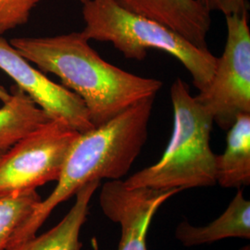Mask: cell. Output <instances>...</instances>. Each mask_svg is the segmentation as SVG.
<instances>
[{
	"label": "cell",
	"mask_w": 250,
	"mask_h": 250,
	"mask_svg": "<svg viewBox=\"0 0 250 250\" xmlns=\"http://www.w3.org/2000/svg\"><path fill=\"white\" fill-rule=\"evenodd\" d=\"M19 53L44 73L58 76L84 103L95 127L135 103L156 97L163 83L126 72L103 60L82 32L10 40Z\"/></svg>",
	"instance_id": "cell-1"
},
{
	"label": "cell",
	"mask_w": 250,
	"mask_h": 250,
	"mask_svg": "<svg viewBox=\"0 0 250 250\" xmlns=\"http://www.w3.org/2000/svg\"><path fill=\"white\" fill-rule=\"evenodd\" d=\"M156 97L143 99L84 133H80L51 194L42 199L13 233L7 250L34 237L54 209L75 196L84 185L102 179L122 180L147 139Z\"/></svg>",
	"instance_id": "cell-2"
},
{
	"label": "cell",
	"mask_w": 250,
	"mask_h": 250,
	"mask_svg": "<svg viewBox=\"0 0 250 250\" xmlns=\"http://www.w3.org/2000/svg\"><path fill=\"white\" fill-rule=\"evenodd\" d=\"M170 99L173 126L169 144L160 161L124 181L128 188L183 191L216 185L212 117L181 78L170 86Z\"/></svg>",
	"instance_id": "cell-3"
},
{
	"label": "cell",
	"mask_w": 250,
	"mask_h": 250,
	"mask_svg": "<svg viewBox=\"0 0 250 250\" xmlns=\"http://www.w3.org/2000/svg\"><path fill=\"white\" fill-rule=\"evenodd\" d=\"M83 18L85 27L82 34L86 39L110 43L126 59L143 61L149 49L174 57L191 74L198 91L213 75L217 57L208 48L197 47L175 31L125 9L115 0H88L83 4Z\"/></svg>",
	"instance_id": "cell-4"
},
{
	"label": "cell",
	"mask_w": 250,
	"mask_h": 250,
	"mask_svg": "<svg viewBox=\"0 0 250 250\" xmlns=\"http://www.w3.org/2000/svg\"><path fill=\"white\" fill-rule=\"evenodd\" d=\"M79 134L62 119H52L19 140L0 158V194L57 182Z\"/></svg>",
	"instance_id": "cell-5"
},
{
	"label": "cell",
	"mask_w": 250,
	"mask_h": 250,
	"mask_svg": "<svg viewBox=\"0 0 250 250\" xmlns=\"http://www.w3.org/2000/svg\"><path fill=\"white\" fill-rule=\"evenodd\" d=\"M227 38L205 88L195 96L213 122L227 131L238 117L250 114V29L248 12L225 16Z\"/></svg>",
	"instance_id": "cell-6"
},
{
	"label": "cell",
	"mask_w": 250,
	"mask_h": 250,
	"mask_svg": "<svg viewBox=\"0 0 250 250\" xmlns=\"http://www.w3.org/2000/svg\"><path fill=\"white\" fill-rule=\"evenodd\" d=\"M0 69L50 119H62L79 133L95 127L84 103L76 94L47 78L2 37Z\"/></svg>",
	"instance_id": "cell-7"
},
{
	"label": "cell",
	"mask_w": 250,
	"mask_h": 250,
	"mask_svg": "<svg viewBox=\"0 0 250 250\" xmlns=\"http://www.w3.org/2000/svg\"><path fill=\"white\" fill-rule=\"evenodd\" d=\"M179 192L178 189L128 188L123 180L104 184L99 202L104 215L121 227L118 250H147L146 236L153 217Z\"/></svg>",
	"instance_id": "cell-8"
},
{
	"label": "cell",
	"mask_w": 250,
	"mask_h": 250,
	"mask_svg": "<svg viewBox=\"0 0 250 250\" xmlns=\"http://www.w3.org/2000/svg\"><path fill=\"white\" fill-rule=\"evenodd\" d=\"M125 9L151 19L184 36L197 47L208 48L210 12L198 0H115Z\"/></svg>",
	"instance_id": "cell-9"
},
{
	"label": "cell",
	"mask_w": 250,
	"mask_h": 250,
	"mask_svg": "<svg viewBox=\"0 0 250 250\" xmlns=\"http://www.w3.org/2000/svg\"><path fill=\"white\" fill-rule=\"evenodd\" d=\"M175 237L186 247L211 244L225 238H250V201L239 188L223 214L206 226L178 224Z\"/></svg>",
	"instance_id": "cell-10"
},
{
	"label": "cell",
	"mask_w": 250,
	"mask_h": 250,
	"mask_svg": "<svg viewBox=\"0 0 250 250\" xmlns=\"http://www.w3.org/2000/svg\"><path fill=\"white\" fill-rule=\"evenodd\" d=\"M100 181H93L75 194V202L62 220L45 233L28 239L11 250H80L81 229L86 221L91 199Z\"/></svg>",
	"instance_id": "cell-11"
},
{
	"label": "cell",
	"mask_w": 250,
	"mask_h": 250,
	"mask_svg": "<svg viewBox=\"0 0 250 250\" xmlns=\"http://www.w3.org/2000/svg\"><path fill=\"white\" fill-rule=\"evenodd\" d=\"M216 184L241 188L250 184V114L238 117L227 130L226 147L216 155Z\"/></svg>",
	"instance_id": "cell-12"
},
{
	"label": "cell",
	"mask_w": 250,
	"mask_h": 250,
	"mask_svg": "<svg viewBox=\"0 0 250 250\" xmlns=\"http://www.w3.org/2000/svg\"><path fill=\"white\" fill-rule=\"evenodd\" d=\"M10 99L0 107V150H8L19 140L50 119L16 84Z\"/></svg>",
	"instance_id": "cell-13"
},
{
	"label": "cell",
	"mask_w": 250,
	"mask_h": 250,
	"mask_svg": "<svg viewBox=\"0 0 250 250\" xmlns=\"http://www.w3.org/2000/svg\"><path fill=\"white\" fill-rule=\"evenodd\" d=\"M41 200L36 190L0 194V250H7L13 233Z\"/></svg>",
	"instance_id": "cell-14"
},
{
	"label": "cell",
	"mask_w": 250,
	"mask_h": 250,
	"mask_svg": "<svg viewBox=\"0 0 250 250\" xmlns=\"http://www.w3.org/2000/svg\"><path fill=\"white\" fill-rule=\"evenodd\" d=\"M40 0H0V36L26 24Z\"/></svg>",
	"instance_id": "cell-15"
},
{
	"label": "cell",
	"mask_w": 250,
	"mask_h": 250,
	"mask_svg": "<svg viewBox=\"0 0 250 250\" xmlns=\"http://www.w3.org/2000/svg\"><path fill=\"white\" fill-rule=\"evenodd\" d=\"M209 12L219 11L224 16L243 14L248 12L247 0H198Z\"/></svg>",
	"instance_id": "cell-16"
},
{
	"label": "cell",
	"mask_w": 250,
	"mask_h": 250,
	"mask_svg": "<svg viewBox=\"0 0 250 250\" xmlns=\"http://www.w3.org/2000/svg\"><path fill=\"white\" fill-rule=\"evenodd\" d=\"M10 96H11L10 92L6 89L3 85L0 84V101L2 103L7 102L10 99Z\"/></svg>",
	"instance_id": "cell-17"
},
{
	"label": "cell",
	"mask_w": 250,
	"mask_h": 250,
	"mask_svg": "<svg viewBox=\"0 0 250 250\" xmlns=\"http://www.w3.org/2000/svg\"><path fill=\"white\" fill-rule=\"evenodd\" d=\"M240 250H250V246H246V247H244V248Z\"/></svg>",
	"instance_id": "cell-18"
},
{
	"label": "cell",
	"mask_w": 250,
	"mask_h": 250,
	"mask_svg": "<svg viewBox=\"0 0 250 250\" xmlns=\"http://www.w3.org/2000/svg\"><path fill=\"white\" fill-rule=\"evenodd\" d=\"M78 1H80L82 4H84V3H86L88 0H78Z\"/></svg>",
	"instance_id": "cell-19"
},
{
	"label": "cell",
	"mask_w": 250,
	"mask_h": 250,
	"mask_svg": "<svg viewBox=\"0 0 250 250\" xmlns=\"http://www.w3.org/2000/svg\"><path fill=\"white\" fill-rule=\"evenodd\" d=\"M6 151H7V150H0V158H1V156Z\"/></svg>",
	"instance_id": "cell-20"
}]
</instances>
